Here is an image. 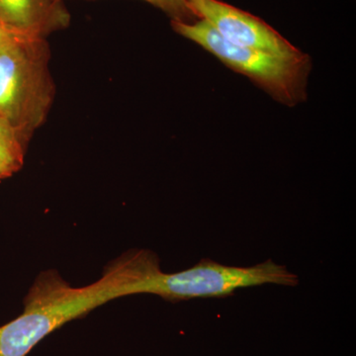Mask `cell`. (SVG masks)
<instances>
[{"label":"cell","mask_w":356,"mask_h":356,"mask_svg":"<svg viewBox=\"0 0 356 356\" xmlns=\"http://www.w3.org/2000/svg\"><path fill=\"white\" fill-rule=\"evenodd\" d=\"M64 2V0H55ZM172 17V21L177 22L191 23L199 19L193 9L191 8L188 0H144Z\"/></svg>","instance_id":"obj_7"},{"label":"cell","mask_w":356,"mask_h":356,"mask_svg":"<svg viewBox=\"0 0 356 356\" xmlns=\"http://www.w3.org/2000/svg\"><path fill=\"white\" fill-rule=\"evenodd\" d=\"M26 145L0 120V180L13 177L24 163Z\"/></svg>","instance_id":"obj_6"},{"label":"cell","mask_w":356,"mask_h":356,"mask_svg":"<svg viewBox=\"0 0 356 356\" xmlns=\"http://www.w3.org/2000/svg\"><path fill=\"white\" fill-rule=\"evenodd\" d=\"M188 1L199 19L209 23L222 37L236 46L266 51L289 60L305 56L273 28L252 14L220 0Z\"/></svg>","instance_id":"obj_4"},{"label":"cell","mask_w":356,"mask_h":356,"mask_svg":"<svg viewBox=\"0 0 356 356\" xmlns=\"http://www.w3.org/2000/svg\"><path fill=\"white\" fill-rule=\"evenodd\" d=\"M64 2L55 0H0V24L7 32L42 37L70 24Z\"/></svg>","instance_id":"obj_5"},{"label":"cell","mask_w":356,"mask_h":356,"mask_svg":"<svg viewBox=\"0 0 356 356\" xmlns=\"http://www.w3.org/2000/svg\"><path fill=\"white\" fill-rule=\"evenodd\" d=\"M7 32L6 29H4L3 27H2L1 24H0V42H1V40L4 38V37L6 36Z\"/></svg>","instance_id":"obj_8"},{"label":"cell","mask_w":356,"mask_h":356,"mask_svg":"<svg viewBox=\"0 0 356 356\" xmlns=\"http://www.w3.org/2000/svg\"><path fill=\"white\" fill-rule=\"evenodd\" d=\"M42 37L7 33L0 42V120L27 146L50 111L55 86Z\"/></svg>","instance_id":"obj_2"},{"label":"cell","mask_w":356,"mask_h":356,"mask_svg":"<svg viewBox=\"0 0 356 356\" xmlns=\"http://www.w3.org/2000/svg\"><path fill=\"white\" fill-rule=\"evenodd\" d=\"M172 25L178 34L200 44L227 67L250 77L277 102L292 106L306 99V81L311 67L308 56L289 60L236 46L203 19L191 23L172 21Z\"/></svg>","instance_id":"obj_3"},{"label":"cell","mask_w":356,"mask_h":356,"mask_svg":"<svg viewBox=\"0 0 356 356\" xmlns=\"http://www.w3.org/2000/svg\"><path fill=\"white\" fill-rule=\"evenodd\" d=\"M124 296V283L115 267L88 286L70 285L57 270L40 274L24 299L22 314L0 327V356H26L63 325Z\"/></svg>","instance_id":"obj_1"}]
</instances>
